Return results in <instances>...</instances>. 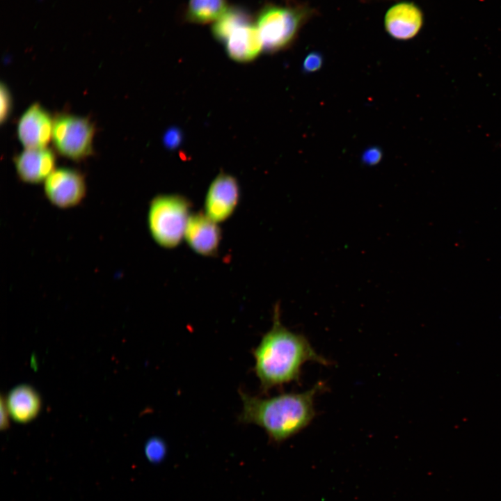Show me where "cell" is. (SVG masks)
<instances>
[{"label":"cell","instance_id":"20","mask_svg":"<svg viewBox=\"0 0 501 501\" xmlns=\"http://www.w3.org/2000/svg\"><path fill=\"white\" fill-rule=\"evenodd\" d=\"M9 411L7 406L6 400L3 396L0 399V429H7L9 427Z\"/></svg>","mask_w":501,"mask_h":501},{"label":"cell","instance_id":"9","mask_svg":"<svg viewBox=\"0 0 501 501\" xmlns=\"http://www.w3.org/2000/svg\"><path fill=\"white\" fill-rule=\"evenodd\" d=\"M53 125L49 113L39 103H34L18 122V138L26 149L46 148L52 138Z\"/></svg>","mask_w":501,"mask_h":501},{"label":"cell","instance_id":"7","mask_svg":"<svg viewBox=\"0 0 501 501\" xmlns=\"http://www.w3.org/2000/svg\"><path fill=\"white\" fill-rule=\"evenodd\" d=\"M240 197L237 180L220 173L211 183L205 200V213L217 223L229 218L235 211Z\"/></svg>","mask_w":501,"mask_h":501},{"label":"cell","instance_id":"14","mask_svg":"<svg viewBox=\"0 0 501 501\" xmlns=\"http://www.w3.org/2000/svg\"><path fill=\"white\" fill-rule=\"evenodd\" d=\"M227 0H189L184 18L190 23H214L228 8Z\"/></svg>","mask_w":501,"mask_h":501},{"label":"cell","instance_id":"8","mask_svg":"<svg viewBox=\"0 0 501 501\" xmlns=\"http://www.w3.org/2000/svg\"><path fill=\"white\" fill-rule=\"evenodd\" d=\"M216 222L205 212L191 213L185 229L186 242L191 250L205 257L217 254L222 234Z\"/></svg>","mask_w":501,"mask_h":501},{"label":"cell","instance_id":"21","mask_svg":"<svg viewBox=\"0 0 501 501\" xmlns=\"http://www.w3.org/2000/svg\"><path fill=\"white\" fill-rule=\"evenodd\" d=\"M381 156V152L378 148H372L364 152L363 161L367 164L374 165L380 161Z\"/></svg>","mask_w":501,"mask_h":501},{"label":"cell","instance_id":"17","mask_svg":"<svg viewBox=\"0 0 501 501\" xmlns=\"http://www.w3.org/2000/svg\"><path fill=\"white\" fill-rule=\"evenodd\" d=\"M13 100L9 88L4 83L0 87V122L4 123L12 111Z\"/></svg>","mask_w":501,"mask_h":501},{"label":"cell","instance_id":"22","mask_svg":"<svg viewBox=\"0 0 501 501\" xmlns=\"http://www.w3.org/2000/svg\"><path fill=\"white\" fill-rule=\"evenodd\" d=\"M42 1H44V0H38V2H41Z\"/></svg>","mask_w":501,"mask_h":501},{"label":"cell","instance_id":"1","mask_svg":"<svg viewBox=\"0 0 501 501\" xmlns=\"http://www.w3.org/2000/svg\"><path fill=\"white\" fill-rule=\"evenodd\" d=\"M252 354L255 359L253 369L263 393L299 381L301 367L306 362L330 364L315 351L305 336L291 331L282 324L278 304L273 309L271 328L263 335Z\"/></svg>","mask_w":501,"mask_h":501},{"label":"cell","instance_id":"15","mask_svg":"<svg viewBox=\"0 0 501 501\" xmlns=\"http://www.w3.org/2000/svg\"><path fill=\"white\" fill-rule=\"evenodd\" d=\"M252 22V17L245 10L228 7L227 10L212 26L214 37L224 43L230 34L239 26Z\"/></svg>","mask_w":501,"mask_h":501},{"label":"cell","instance_id":"11","mask_svg":"<svg viewBox=\"0 0 501 501\" xmlns=\"http://www.w3.org/2000/svg\"><path fill=\"white\" fill-rule=\"evenodd\" d=\"M423 16L420 8L411 2L393 5L386 12L384 26L388 33L397 40H408L420 31Z\"/></svg>","mask_w":501,"mask_h":501},{"label":"cell","instance_id":"16","mask_svg":"<svg viewBox=\"0 0 501 501\" xmlns=\"http://www.w3.org/2000/svg\"><path fill=\"white\" fill-rule=\"evenodd\" d=\"M166 452V444L158 437L151 438L145 443V454L150 462H159L164 457Z\"/></svg>","mask_w":501,"mask_h":501},{"label":"cell","instance_id":"18","mask_svg":"<svg viewBox=\"0 0 501 501\" xmlns=\"http://www.w3.org/2000/svg\"><path fill=\"white\" fill-rule=\"evenodd\" d=\"M182 135L178 128L172 127L165 133L163 141L164 145L169 149L177 148L181 143Z\"/></svg>","mask_w":501,"mask_h":501},{"label":"cell","instance_id":"12","mask_svg":"<svg viewBox=\"0 0 501 501\" xmlns=\"http://www.w3.org/2000/svg\"><path fill=\"white\" fill-rule=\"evenodd\" d=\"M224 44L228 56L239 62L253 60L263 49L260 32L253 22L234 29Z\"/></svg>","mask_w":501,"mask_h":501},{"label":"cell","instance_id":"5","mask_svg":"<svg viewBox=\"0 0 501 501\" xmlns=\"http://www.w3.org/2000/svg\"><path fill=\"white\" fill-rule=\"evenodd\" d=\"M95 127L88 118L60 114L54 120L52 141L57 152L73 160L93 153Z\"/></svg>","mask_w":501,"mask_h":501},{"label":"cell","instance_id":"2","mask_svg":"<svg viewBox=\"0 0 501 501\" xmlns=\"http://www.w3.org/2000/svg\"><path fill=\"white\" fill-rule=\"evenodd\" d=\"M324 386L323 383H317L302 392L283 393L269 398L239 390L243 409L239 422L260 427L269 441L280 445L310 424L315 415V397Z\"/></svg>","mask_w":501,"mask_h":501},{"label":"cell","instance_id":"10","mask_svg":"<svg viewBox=\"0 0 501 501\" xmlns=\"http://www.w3.org/2000/svg\"><path fill=\"white\" fill-rule=\"evenodd\" d=\"M55 162L54 152L47 148L26 149L14 159L17 175L30 184L45 181L54 170Z\"/></svg>","mask_w":501,"mask_h":501},{"label":"cell","instance_id":"13","mask_svg":"<svg viewBox=\"0 0 501 501\" xmlns=\"http://www.w3.org/2000/svg\"><path fill=\"white\" fill-rule=\"evenodd\" d=\"M6 400L10 415L19 423H26L33 420L41 408L39 394L28 385H19L14 388Z\"/></svg>","mask_w":501,"mask_h":501},{"label":"cell","instance_id":"6","mask_svg":"<svg viewBox=\"0 0 501 501\" xmlns=\"http://www.w3.org/2000/svg\"><path fill=\"white\" fill-rule=\"evenodd\" d=\"M44 189L47 198L54 206L69 209L84 200L86 185L81 173L61 168L54 170L46 179Z\"/></svg>","mask_w":501,"mask_h":501},{"label":"cell","instance_id":"3","mask_svg":"<svg viewBox=\"0 0 501 501\" xmlns=\"http://www.w3.org/2000/svg\"><path fill=\"white\" fill-rule=\"evenodd\" d=\"M191 203L178 194H162L153 198L149 205L147 223L155 243L164 248L177 246L184 237Z\"/></svg>","mask_w":501,"mask_h":501},{"label":"cell","instance_id":"19","mask_svg":"<svg viewBox=\"0 0 501 501\" xmlns=\"http://www.w3.org/2000/svg\"><path fill=\"white\" fill-rule=\"evenodd\" d=\"M323 59L318 52H311L308 54L303 62V69L306 72H315L319 70L322 65Z\"/></svg>","mask_w":501,"mask_h":501},{"label":"cell","instance_id":"4","mask_svg":"<svg viewBox=\"0 0 501 501\" xmlns=\"http://www.w3.org/2000/svg\"><path fill=\"white\" fill-rule=\"evenodd\" d=\"M312 13V9L305 5H264L255 20L263 49L274 52L288 46Z\"/></svg>","mask_w":501,"mask_h":501}]
</instances>
